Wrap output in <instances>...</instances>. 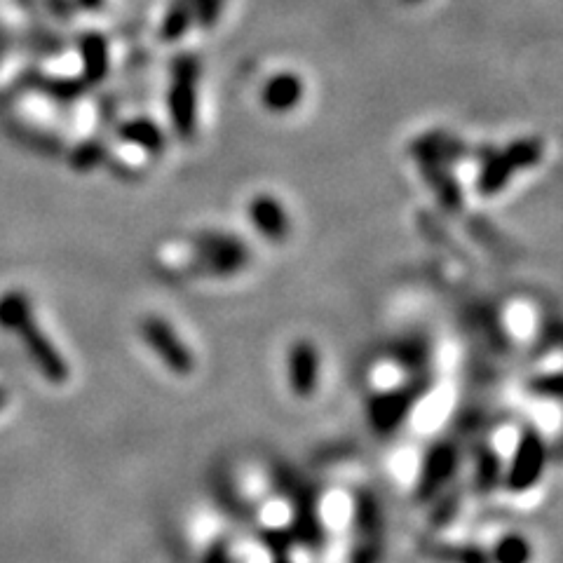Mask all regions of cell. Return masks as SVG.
I'll return each mask as SVG.
<instances>
[{
	"mask_svg": "<svg viewBox=\"0 0 563 563\" xmlns=\"http://www.w3.org/2000/svg\"><path fill=\"white\" fill-rule=\"evenodd\" d=\"M19 338H22L26 352H29L31 362L38 366L40 373L47 378L50 383H64L69 378V366H66L61 352L54 348L50 338L45 336V331L33 322V312L24 315L22 320L15 324V329Z\"/></svg>",
	"mask_w": 563,
	"mask_h": 563,
	"instance_id": "1",
	"label": "cell"
},
{
	"mask_svg": "<svg viewBox=\"0 0 563 563\" xmlns=\"http://www.w3.org/2000/svg\"><path fill=\"white\" fill-rule=\"evenodd\" d=\"M141 334H144L146 343L158 352V357L174 373L186 376V373L193 371L195 359L191 348H186V345L181 343L179 334H176L162 317H146L144 324H141Z\"/></svg>",
	"mask_w": 563,
	"mask_h": 563,
	"instance_id": "2",
	"label": "cell"
},
{
	"mask_svg": "<svg viewBox=\"0 0 563 563\" xmlns=\"http://www.w3.org/2000/svg\"><path fill=\"white\" fill-rule=\"evenodd\" d=\"M195 76H198V69L193 59H181L176 64L169 104H172L174 125L181 137H191L195 127Z\"/></svg>",
	"mask_w": 563,
	"mask_h": 563,
	"instance_id": "3",
	"label": "cell"
},
{
	"mask_svg": "<svg viewBox=\"0 0 563 563\" xmlns=\"http://www.w3.org/2000/svg\"><path fill=\"white\" fill-rule=\"evenodd\" d=\"M320 357L310 343H296L289 352V383L298 397H310L317 388Z\"/></svg>",
	"mask_w": 563,
	"mask_h": 563,
	"instance_id": "4",
	"label": "cell"
},
{
	"mask_svg": "<svg viewBox=\"0 0 563 563\" xmlns=\"http://www.w3.org/2000/svg\"><path fill=\"white\" fill-rule=\"evenodd\" d=\"M542 458H545V451H542V444L538 442V437L528 434V437L521 439L517 458H514L512 472H510V486L514 488V491H521L524 486H531L533 481L540 477Z\"/></svg>",
	"mask_w": 563,
	"mask_h": 563,
	"instance_id": "5",
	"label": "cell"
},
{
	"mask_svg": "<svg viewBox=\"0 0 563 563\" xmlns=\"http://www.w3.org/2000/svg\"><path fill=\"white\" fill-rule=\"evenodd\" d=\"M83 57H85V76L92 83H97L106 76L108 69V52H106V43L99 33H90L83 40Z\"/></svg>",
	"mask_w": 563,
	"mask_h": 563,
	"instance_id": "6",
	"label": "cell"
},
{
	"mask_svg": "<svg viewBox=\"0 0 563 563\" xmlns=\"http://www.w3.org/2000/svg\"><path fill=\"white\" fill-rule=\"evenodd\" d=\"M528 556H531V545L519 535L500 540L498 549H495V561L498 563H528Z\"/></svg>",
	"mask_w": 563,
	"mask_h": 563,
	"instance_id": "7",
	"label": "cell"
},
{
	"mask_svg": "<svg viewBox=\"0 0 563 563\" xmlns=\"http://www.w3.org/2000/svg\"><path fill=\"white\" fill-rule=\"evenodd\" d=\"M254 216L259 221V228L266 230L268 235H280L284 230V216L277 205L270 200H259L254 207Z\"/></svg>",
	"mask_w": 563,
	"mask_h": 563,
	"instance_id": "8",
	"label": "cell"
},
{
	"mask_svg": "<svg viewBox=\"0 0 563 563\" xmlns=\"http://www.w3.org/2000/svg\"><path fill=\"white\" fill-rule=\"evenodd\" d=\"M122 137L130 139V141H137V144L151 148V151H155V148H160V144H162L160 132L155 130L153 125H148V122H144V120L132 122V125L122 127Z\"/></svg>",
	"mask_w": 563,
	"mask_h": 563,
	"instance_id": "9",
	"label": "cell"
},
{
	"mask_svg": "<svg viewBox=\"0 0 563 563\" xmlns=\"http://www.w3.org/2000/svg\"><path fill=\"white\" fill-rule=\"evenodd\" d=\"M298 85H296V80H291V78H282V80H277L275 85H270V90H268V101L273 106L277 108H284V106H291L294 101L298 99Z\"/></svg>",
	"mask_w": 563,
	"mask_h": 563,
	"instance_id": "10",
	"label": "cell"
},
{
	"mask_svg": "<svg viewBox=\"0 0 563 563\" xmlns=\"http://www.w3.org/2000/svg\"><path fill=\"white\" fill-rule=\"evenodd\" d=\"M188 22V5H176V8L169 12V17H167V24H165V36L169 38H176V36H181V31L186 29Z\"/></svg>",
	"mask_w": 563,
	"mask_h": 563,
	"instance_id": "11",
	"label": "cell"
},
{
	"mask_svg": "<svg viewBox=\"0 0 563 563\" xmlns=\"http://www.w3.org/2000/svg\"><path fill=\"white\" fill-rule=\"evenodd\" d=\"M101 146L97 144H90V146H83L80 151L76 153V158H73V162H76L78 167H92L94 162H97L101 158Z\"/></svg>",
	"mask_w": 563,
	"mask_h": 563,
	"instance_id": "12",
	"label": "cell"
},
{
	"mask_svg": "<svg viewBox=\"0 0 563 563\" xmlns=\"http://www.w3.org/2000/svg\"><path fill=\"white\" fill-rule=\"evenodd\" d=\"M52 92H57L59 97H73V94L80 92V85L76 80H57V83H52Z\"/></svg>",
	"mask_w": 563,
	"mask_h": 563,
	"instance_id": "13",
	"label": "cell"
},
{
	"mask_svg": "<svg viewBox=\"0 0 563 563\" xmlns=\"http://www.w3.org/2000/svg\"><path fill=\"white\" fill-rule=\"evenodd\" d=\"M198 5L202 22H212V17L216 15V8H219V0H193Z\"/></svg>",
	"mask_w": 563,
	"mask_h": 563,
	"instance_id": "14",
	"label": "cell"
},
{
	"mask_svg": "<svg viewBox=\"0 0 563 563\" xmlns=\"http://www.w3.org/2000/svg\"><path fill=\"white\" fill-rule=\"evenodd\" d=\"M80 3H83L85 8H90V10H99L101 5H104V0H80Z\"/></svg>",
	"mask_w": 563,
	"mask_h": 563,
	"instance_id": "15",
	"label": "cell"
},
{
	"mask_svg": "<svg viewBox=\"0 0 563 563\" xmlns=\"http://www.w3.org/2000/svg\"><path fill=\"white\" fill-rule=\"evenodd\" d=\"M5 402H8V392H5L3 388H0V409H3Z\"/></svg>",
	"mask_w": 563,
	"mask_h": 563,
	"instance_id": "16",
	"label": "cell"
}]
</instances>
